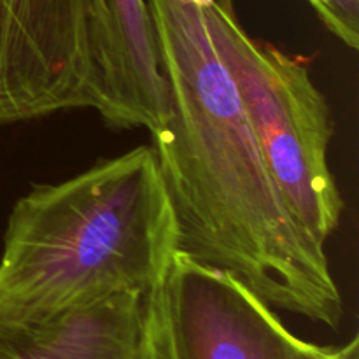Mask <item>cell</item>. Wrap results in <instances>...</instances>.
Listing matches in <instances>:
<instances>
[{
  "instance_id": "3",
  "label": "cell",
  "mask_w": 359,
  "mask_h": 359,
  "mask_svg": "<svg viewBox=\"0 0 359 359\" xmlns=\"http://www.w3.org/2000/svg\"><path fill=\"white\" fill-rule=\"evenodd\" d=\"M205 20L273 182L294 219L326 245L344 212L328 161L335 132L328 100L300 60L245 32L233 0H205Z\"/></svg>"
},
{
  "instance_id": "1",
  "label": "cell",
  "mask_w": 359,
  "mask_h": 359,
  "mask_svg": "<svg viewBox=\"0 0 359 359\" xmlns=\"http://www.w3.org/2000/svg\"><path fill=\"white\" fill-rule=\"evenodd\" d=\"M167 112L153 151L179 249L228 270L272 309L337 330L344 300L325 245L294 219L216 48L205 0H147Z\"/></svg>"
},
{
  "instance_id": "8",
  "label": "cell",
  "mask_w": 359,
  "mask_h": 359,
  "mask_svg": "<svg viewBox=\"0 0 359 359\" xmlns=\"http://www.w3.org/2000/svg\"><path fill=\"white\" fill-rule=\"evenodd\" d=\"M326 28L351 49L359 48V0H307Z\"/></svg>"
},
{
  "instance_id": "7",
  "label": "cell",
  "mask_w": 359,
  "mask_h": 359,
  "mask_svg": "<svg viewBox=\"0 0 359 359\" xmlns=\"http://www.w3.org/2000/svg\"><path fill=\"white\" fill-rule=\"evenodd\" d=\"M163 280L144 294L142 328L137 359H181L172 328Z\"/></svg>"
},
{
  "instance_id": "6",
  "label": "cell",
  "mask_w": 359,
  "mask_h": 359,
  "mask_svg": "<svg viewBox=\"0 0 359 359\" xmlns=\"http://www.w3.org/2000/svg\"><path fill=\"white\" fill-rule=\"evenodd\" d=\"M97 112L116 128L156 132L165 119V83L147 0H104Z\"/></svg>"
},
{
  "instance_id": "2",
  "label": "cell",
  "mask_w": 359,
  "mask_h": 359,
  "mask_svg": "<svg viewBox=\"0 0 359 359\" xmlns=\"http://www.w3.org/2000/svg\"><path fill=\"white\" fill-rule=\"evenodd\" d=\"M179 249L153 147L98 161L14 203L0 255V351L118 293H147Z\"/></svg>"
},
{
  "instance_id": "4",
  "label": "cell",
  "mask_w": 359,
  "mask_h": 359,
  "mask_svg": "<svg viewBox=\"0 0 359 359\" xmlns=\"http://www.w3.org/2000/svg\"><path fill=\"white\" fill-rule=\"evenodd\" d=\"M104 0H0V125L98 109Z\"/></svg>"
},
{
  "instance_id": "5",
  "label": "cell",
  "mask_w": 359,
  "mask_h": 359,
  "mask_svg": "<svg viewBox=\"0 0 359 359\" xmlns=\"http://www.w3.org/2000/svg\"><path fill=\"white\" fill-rule=\"evenodd\" d=\"M163 283L181 359H359L358 337L344 347L307 342L238 277L181 249Z\"/></svg>"
}]
</instances>
